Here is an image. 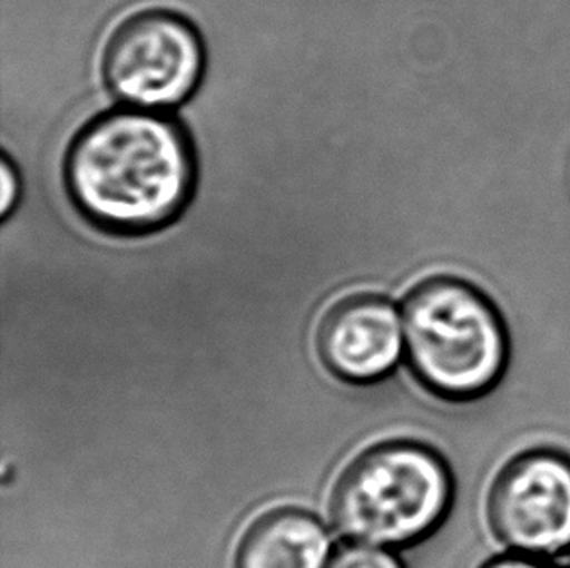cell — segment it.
<instances>
[{
  "mask_svg": "<svg viewBox=\"0 0 570 568\" xmlns=\"http://www.w3.org/2000/svg\"><path fill=\"white\" fill-rule=\"evenodd\" d=\"M487 518L514 555L546 561L570 551V458L533 450L509 461L489 492Z\"/></svg>",
  "mask_w": 570,
  "mask_h": 568,
  "instance_id": "cell-5",
  "label": "cell"
},
{
  "mask_svg": "<svg viewBox=\"0 0 570 568\" xmlns=\"http://www.w3.org/2000/svg\"><path fill=\"white\" fill-rule=\"evenodd\" d=\"M452 477L439 453L413 442L364 452L333 489L341 536L366 546L400 547L429 536L446 516Z\"/></svg>",
  "mask_w": 570,
  "mask_h": 568,
  "instance_id": "cell-3",
  "label": "cell"
},
{
  "mask_svg": "<svg viewBox=\"0 0 570 568\" xmlns=\"http://www.w3.org/2000/svg\"><path fill=\"white\" fill-rule=\"evenodd\" d=\"M65 185L101 231L139 236L174 223L195 187V156L181 125L158 111L119 109L72 140Z\"/></svg>",
  "mask_w": 570,
  "mask_h": 568,
  "instance_id": "cell-1",
  "label": "cell"
},
{
  "mask_svg": "<svg viewBox=\"0 0 570 568\" xmlns=\"http://www.w3.org/2000/svg\"><path fill=\"white\" fill-rule=\"evenodd\" d=\"M325 568H403L401 562L384 549L366 543L341 547Z\"/></svg>",
  "mask_w": 570,
  "mask_h": 568,
  "instance_id": "cell-8",
  "label": "cell"
},
{
  "mask_svg": "<svg viewBox=\"0 0 570 568\" xmlns=\"http://www.w3.org/2000/svg\"><path fill=\"white\" fill-rule=\"evenodd\" d=\"M483 568H553L549 567L548 562L543 559H533V557H525V555H512V557H502V559H494V561L487 562Z\"/></svg>",
  "mask_w": 570,
  "mask_h": 568,
  "instance_id": "cell-10",
  "label": "cell"
},
{
  "mask_svg": "<svg viewBox=\"0 0 570 568\" xmlns=\"http://www.w3.org/2000/svg\"><path fill=\"white\" fill-rule=\"evenodd\" d=\"M330 539L314 516L283 508L262 516L247 530L238 568H325Z\"/></svg>",
  "mask_w": 570,
  "mask_h": 568,
  "instance_id": "cell-7",
  "label": "cell"
},
{
  "mask_svg": "<svg viewBox=\"0 0 570 568\" xmlns=\"http://www.w3.org/2000/svg\"><path fill=\"white\" fill-rule=\"evenodd\" d=\"M205 72V47L189 20L147 10L109 38L104 77L109 92L135 109L164 111L189 100Z\"/></svg>",
  "mask_w": 570,
  "mask_h": 568,
  "instance_id": "cell-4",
  "label": "cell"
},
{
  "mask_svg": "<svg viewBox=\"0 0 570 568\" xmlns=\"http://www.w3.org/2000/svg\"><path fill=\"white\" fill-rule=\"evenodd\" d=\"M2 215H10L18 199V177L10 161H2Z\"/></svg>",
  "mask_w": 570,
  "mask_h": 568,
  "instance_id": "cell-9",
  "label": "cell"
},
{
  "mask_svg": "<svg viewBox=\"0 0 570 568\" xmlns=\"http://www.w3.org/2000/svg\"><path fill=\"white\" fill-rule=\"evenodd\" d=\"M403 320L390 300L358 294L327 312L317 335L320 354L333 374L374 382L392 372L403 349Z\"/></svg>",
  "mask_w": 570,
  "mask_h": 568,
  "instance_id": "cell-6",
  "label": "cell"
},
{
  "mask_svg": "<svg viewBox=\"0 0 570 568\" xmlns=\"http://www.w3.org/2000/svg\"><path fill=\"white\" fill-rule=\"evenodd\" d=\"M403 341L415 376L444 400H478L501 380L509 335L499 304L454 275L426 277L403 304Z\"/></svg>",
  "mask_w": 570,
  "mask_h": 568,
  "instance_id": "cell-2",
  "label": "cell"
}]
</instances>
